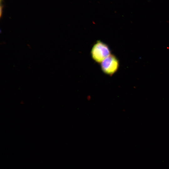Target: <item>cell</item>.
Listing matches in <instances>:
<instances>
[{
    "mask_svg": "<svg viewBox=\"0 0 169 169\" xmlns=\"http://www.w3.org/2000/svg\"><path fill=\"white\" fill-rule=\"evenodd\" d=\"M111 54V51L108 45L100 40L95 42L91 51L92 59L99 63H100Z\"/></svg>",
    "mask_w": 169,
    "mask_h": 169,
    "instance_id": "1",
    "label": "cell"
},
{
    "mask_svg": "<svg viewBox=\"0 0 169 169\" xmlns=\"http://www.w3.org/2000/svg\"><path fill=\"white\" fill-rule=\"evenodd\" d=\"M2 0H0L1 2H2Z\"/></svg>",
    "mask_w": 169,
    "mask_h": 169,
    "instance_id": "3",
    "label": "cell"
},
{
    "mask_svg": "<svg viewBox=\"0 0 169 169\" xmlns=\"http://www.w3.org/2000/svg\"><path fill=\"white\" fill-rule=\"evenodd\" d=\"M100 64L103 72L106 74L111 75L117 71L119 66L118 59L112 54L110 55Z\"/></svg>",
    "mask_w": 169,
    "mask_h": 169,
    "instance_id": "2",
    "label": "cell"
}]
</instances>
